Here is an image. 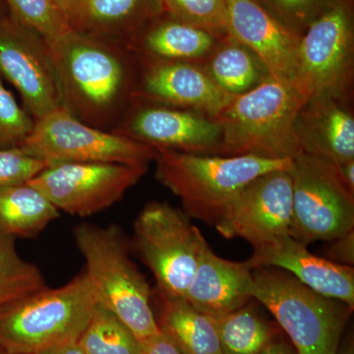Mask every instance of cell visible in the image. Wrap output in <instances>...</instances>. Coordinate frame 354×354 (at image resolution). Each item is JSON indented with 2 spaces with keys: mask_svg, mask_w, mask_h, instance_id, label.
Returning <instances> with one entry per match:
<instances>
[{
  "mask_svg": "<svg viewBox=\"0 0 354 354\" xmlns=\"http://www.w3.org/2000/svg\"><path fill=\"white\" fill-rule=\"evenodd\" d=\"M221 38L206 30L162 14L149 22L129 48L140 57L201 64Z\"/></svg>",
  "mask_w": 354,
  "mask_h": 354,
  "instance_id": "44dd1931",
  "label": "cell"
},
{
  "mask_svg": "<svg viewBox=\"0 0 354 354\" xmlns=\"http://www.w3.org/2000/svg\"><path fill=\"white\" fill-rule=\"evenodd\" d=\"M292 187L290 235L308 245L330 241L354 230V191L337 164L301 153L288 169Z\"/></svg>",
  "mask_w": 354,
  "mask_h": 354,
  "instance_id": "ba28073f",
  "label": "cell"
},
{
  "mask_svg": "<svg viewBox=\"0 0 354 354\" xmlns=\"http://www.w3.org/2000/svg\"><path fill=\"white\" fill-rule=\"evenodd\" d=\"M215 319L221 354H260L277 332L250 304Z\"/></svg>",
  "mask_w": 354,
  "mask_h": 354,
  "instance_id": "d4e9b609",
  "label": "cell"
},
{
  "mask_svg": "<svg viewBox=\"0 0 354 354\" xmlns=\"http://www.w3.org/2000/svg\"><path fill=\"white\" fill-rule=\"evenodd\" d=\"M34 123L0 83V149L19 148L31 133Z\"/></svg>",
  "mask_w": 354,
  "mask_h": 354,
  "instance_id": "4dcf8cb0",
  "label": "cell"
},
{
  "mask_svg": "<svg viewBox=\"0 0 354 354\" xmlns=\"http://www.w3.org/2000/svg\"><path fill=\"white\" fill-rule=\"evenodd\" d=\"M156 178L183 204L184 213L215 225L232 200L263 174L290 169L291 160L254 156L199 155L158 150Z\"/></svg>",
  "mask_w": 354,
  "mask_h": 354,
  "instance_id": "3957f363",
  "label": "cell"
},
{
  "mask_svg": "<svg viewBox=\"0 0 354 354\" xmlns=\"http://www.w3.org/2000/svg\"><path fill=\"white\" fill-rule=\"evenodd\" d=\"M73 236L97 304L115 314L140 342L160 334L151 304L152 290L130 258L121 228L83 223L74 227Z\"/></svg>",
  "mask_w": 354,
  "mask_h": 354,
  "instance_id": "277c9868",
  "label": "cell"
},
{
  "mask_svg": "<svg viewBox=\"0 0 354 354\" xmlns=\"http://www.w3.org/2000/svg\"><path fill=\"white\" fill-rule=\"evenodd\" d=\"M183 209L148 203L134 223L133 248L153 272L157 288L185 297L208 242Z\"/></svg>",
  "mask_w": 354,
  "mask_h": 354,
  "instance_id": "52a82bcc",
  "label": "cell"
},
{
  "mask_svg": "<svg viewBox=\"0 0 354 354\" xmlns=\"http://www.w3.org/2000/svg\"><path fill=\"white\" fill-rule=\"evenodd\" d=\"M143 354H180L162 333L142 342Z\"/></svg>",
  "mask_w": 354,
  "mask_h": 354,
  "instance_id": "836d02e7",
  "label": "cell"
},
{
  "mask_svg": "<svg viewBox=\"0 0 354 354\" xmlns=\"http://www.w3.org/2000/svg\"><path fill=\"white\" fill-rule=\"evenodd\" d=\"M19 148L50 164L109 162L146 171L158 153L155 149L129 137L84 124L62 108L35 121Z\"/></svg>",
  "mask_w": 354,
  "mask_h": 354,
  "instance_id": "9c48e42d",
  "label": "cell"
},
{
  "mask_svg": "<svg viewBox=\"0 0 354 354\" xmlns=\"http://www.w3.org/2000/svg\"><path fill=\"white\" fill-rule=\"evenodd\" d=\"M292 187L288 169L268 172L237 194L215 227L227 239H241L257 247L290 234Z\"/></svg>",
  "mask_w": 354,
  "mask_h": 354,
  "instance_id": "5bb4252c",
  "label": "cell"
},
{
  "mask_svg": "<svg viewBox=\"0 0 354 354\" xmlns=\"http://www.w3.org/2000/svg\"><path fill=\"white\" fill-rule=\"evenodd\" d=\"M0 354H14V353H6V351H2V353H0Z\"/></svg>",
  "mask_w": 354,
  "mask_h": 354,
  "instance_id": "f35d334b",
  "label": "cell"
},
{
  "mask_svg": "<svg viewBox=\"0 0 354 354\" xmlns=\"http://www.w3.org/2000/svg\"><path fill=\"white\" fill-rule=\"evenodd\" d=\"M85 270L67 285L43 290L0 307V348L35 354L78 342L97 305Z\"/></svg>",
  "mask_w": 354,
  "mask_h": 354,
  "instance_id": "5b68a950",
  "label": "cell"
},
{
  "mask_svg": "<svg viewBox=\"0 0 354 354\" xmlns=\"http://www.w3.org/2000/svg\"><path fill=\"white\" fill-rule=\"evenodd\" d=\"M10 15L41 35L46 43L71 30L55 0H6Z\"/></svg>",
  "mask_w": 354,
  "mask_h": 354,
  "instance_id": "83f0119b",
  "label": "cell"
},
{
  "mask_svg": "<svg viewBox=\"0 0 354 354\" xmlns=\"http://www.w3.org/2000/svg\"><path fill=\"white\" fill-rule=\"evenodd\" d=\"M252 271L246 261L223 259L208 244L184 298L202 313L223 315L253 299Z\"/></svg>",
  "mask_w": 354,
  "mask_h": 354,
  "instance_id": "d6986e66",
  "label": "cell"
},
{
  "mask_svg": "<svg viewBox=\"0 0 354 354\" xmlns=\"http://www.w3.org/2000/svg\"><path fill=\"white\" fill-rule=\"evenodd\" d=\"M2 351H2V348H0V353H2Z\"/></svg>",
  "mask_w": 354,
  "mask_h": 354,
  "instance_id": "ab89813d",
  "label": "cell"
},
{
  "mask_svg": "<svg viewBox=\"0 0 354 354\" xmlns=\"http://www.w3.org/2000/svg\"><path fill=\"white\" fill-rule=\"evenodd\" d=\"M15 241L0 234V307L46 288L43 272L21 257Z\"/></svg>",
  "mask_w": 354,
  "mask_h": 354,
  "instance_id": "4316f807",
  "label": "cell"
},
{
  "mask_svg": "<svg viewBox=\"0 0 354 354\" xmlns=\"http://www.w3.org/2000/svg\"><path fill=\"white\" fill-rule=\"evenodd\" d=\"M335 354H354V344L353 339L351 335H348L346 339H341L339 342V346L337 348V353Z\"/></svg>",
  "mask_w": 354,
  "mask_h": 354,
  "instance_id": "74e56055",
  "label": "cell"
},
{
  "mask_svg": "<svg viewBox=\"0 0 354 354\" xmlns=\"http://www.w3.org/2000/svg\"><path fill=\"white\" fill-rule=\"evenodd\" d=\"M48 44L62 108L84 124L113 132L133 101L139 75L136 53L72 29Z\"/></svg>",
  "mask_w": 354,
  "mask_h": 354,
  "instance_id": "6da1fadb",
  "label": "cell"
},
{
  "mask_svg": "<svg viewBox=\"0 0 354 354\" xmlns=\"http://www.w3.org/2000/svg\"><path fill=\"white\" fill-rule=\"evenodd\" d=\"M246 262L252 270L270 267L290 272L316 292L341 300L354 308L353 267L314 255L307 245L290 234L253 247V254Z\"/></svg>",
  "mask_w": 354,
  "mask_h": 354,
  "instance_id": "e0dca14e",
  "label": "cell"
},
{
  "mask_svg": "<svg viewBox=\"0 0 354 354\" xmlns=\"http://www.w3.org/2000/svg\"><path fill=\"white\" fill-rule=\"evenodd\" d=\"M0 75L18 91L35 121L62 108L48 43L10 14L0 17Z\"/></svg>",
  "mask_w": 354,
  "mask_h": 354,
  "instance_id": "7c38bea8",
  "label": "cell"
},
{
  "mask_svg": "<svg viewBox=\"0 0 354 354\" xmlns=\"http://www.w3.org/2000/svg\"><path fill=\"white\" fill-rule=\"evenodd\" d=\"M146 172L109 162H55L28 183L59 211L86 218L120 201Z\"/></svg>",
  "mask_w": 354,
  "mask_h": 354,
  "instance_id": "8fae6325",
  "label": "cell"
},
{
  "mask_svg": "<svg viewBox=\"0 0 354 354\" xmlns=\"http://www.w3.org/2000/svg\"><path fill=\"white\" fill-rule=\"evenodd\" d=\"M60 10L64 14L67 22L71 28V23L75 17L79 6L82 3V0H55Z\"/></svg>",
  "mask_w": 354,
  "mask_h": 354,
  "instance_id": "e575fe53",
  "label": "cell"
},
{
  "mask_svg": "<svg viewBox=\"0 0 354 354\" xmlns=\"http://www.w3.org/2000/svg\"><path fill=\"white\" fill-rule=\"evenodd\" d=\"M297 81L269 78L235 95L216 118L221 128L220 156L288 160L302 153L295 134L298 111L310 97Z\"/></svg>",
  "mask_w": 354,
  "mask_h": 354,
  "instance_id": "7a4b0ae2",
  "label": "cell"
},
{
  "mask_svg": "<svg viewBox=\"0 0 354 354\" xmlns=\"http://www.w3.org/2000/svg\"><path fill=\"white\" fill-rule=\"evenodd\" d=\"M260 354H297L295 348H291L290 344L283 342H272Z\"/></svg>",
  "mask_w": 354,
  "mask_h": 354,
  "instance_id": "8d00e7d4",
  "label": "cell"
},
{
  "mask_svg": "<svg viewBox=\"0 0 354 354\" xmlns=\"http://www.w3.org/2000/svg\"><path fill=\"white\" fill-rule=\"evenodd\" d=\"M274 19L297 36L330 10L339 0H256Z\"/></svg>",
  "mask_w": 354,
  "mask_h": 354,
  "instance_id": "f546056e",
  "label": "cell"
},
{
  "mask_svg": "<svg viewBox=\"0 0 354 354\" xmlns=\"http://www.w3.org/2000/svg\"><path fill=\"white\" fill-rule=\"evenodd\" d=\"M164 13L223 38L228 35L227 0H162Z\"/></svg>",
  "mask_w": 354,
  "mask_h": 354,
  "instance_id": "f1b7e54d",
  "label": "cell"
},
{
  "mask_svg": "<svg viewBox=\"0 0 354 354\" xmlns=\"http://www.w3.org/2000/svg\"><path fill=\"white\" fill-rule=\"evenodd\" d=\"M295 129L302 153L335 164L354 160L353 102L312 94L298 111Z\"/></svg>",
  "mask_w": 354,
  "mask_h": 354,
  "instance_id": "ac0fdd59",
  "label": "cell"
},
{
  "mask_svg": "<svg viewBox=\"0 0 354 354\" xmlns=\"http://www.w3.org/2000/svg\"><path fill=\"white\" fill-rule=\"evenodd\" d=\"M85 354H143V344L111 310L97 304L78 341Z\"/></svg>",
  "mask_w": 354,
  "mask_h": 354,
  "instance_id": "484cf974",
  "label": "cell"
},
{
  "mask_svg": "<svg viewBox=\"0 0 354 354\" xmlns=\"http://www.w3.org/2000/svg\"><path fill=\"white\" fill-rule=\"evenodd\" d=\"M158 329L180 354H221L214 317L195 309L183 297L156 288Z\"/></svg>",
  "mask_w": 354,
  "mask_h": 354,
  "instance_id": "7402d4cb",
  "label": "cell"
},
{
  "mask_svg": "<svg viewBox=\"0 0 354 354\" xmlns=\"http://www.w3.org/2000/svg\"><path fill=\"white\" fill-rule=\"evenodd\" d=\"M162 14V0H82L71 29L129 48L142 29Z\"/></svg>",
  "mask_w": 354,
  "mask_h": 354,
  "instance_id": "ffe728a7",
  "label": "cell"
},
{
  "mask_svg": "<svg viewBox=\"0 0 354 354\" xmlns=\"http://www.w3.org/2000/svg\"><path fill=\"white\" fill-rule=\"evenodd\" d=\"M113 133L155 149L218 155L220 123L197 111L133 100Z\"/></svg>",
  "mask_w": 354,
  "mask_h": 354,
  "instance_id": "4fadbf2b",
  "label": "cell"
},
{
  "mask_svg": "<svg viewBox=\"0 0 354 354\" xmlns=\"http://www.w3.org/2000/svg\"><path fill=\"white\" fill-rule=\"evenodd\" d=\"M252 297L276 318L297 354H335L353 307L277 268L252 271Z\"/></svg>",
  "mask_w": 354,
  "mask_h": 354,
  "instance_id": "8992f818",
  "label": "cell"
},
{
  "mask_svg": "<svg viewBox=\"0 0 354 354\" xmlns=\"http://www.w3.org/2000/svg\"><path fill=\"white\" fill-rule=\"evenodd\" d=\"M35 354H85V353L79 346L78 342H75V344L53 346V348H46Z\"/></svg>",
  "mask_w": 354,
  "mask_h": 354,
  "instance_id": "d590c367",
  "label": "cell"
},
{
  "mask_svg": "<svg viewBox=\"0 0 354 354\" xmlns=\"http://www.w3.org/2000/svg\"><path fill=\"white\" fill-rule=\"evenodd\" d=\"M324 253L325 259L337 264L353 267L354 264V230L330 241Z\"/></svg>",
  "mask_w": 354,
  "mask_h": 354,
  "instance_id": "d6a6232c",
  "label": "cell"
},
{
  "mask_svg": "<svg viewBox=\"0 0 354 354\" xmlns=\"http://www.w3.org/2000/svg\"><path fill=\"white\" fill-rule=\"evenodd\" d=\"M295 81L310 95L353 102V0H339L302 35Z\"/></svg>",
  "mask_w": 354,
  "mask_h": 354,
  "instance_id": "30bf717a",
  "label": "cell"
},
{
  "mask_svg": "<svg viewBox=\"0 0 354 354\" xmlns=\"http://www.w3.org/2000/svg\"><path fill=\"white\" fill-rule=\"evenodd\" d=\"M201 65L212 80L232 95L245 94L271 78L259 58L230 35L221 38Z\"/></svg>",
  "mask_w": 354,
  "mask_h": 354,
  "instance_id": "cb8c5ba5",
  "label": "cell"
},
{
  "mask_svg": "<svg viewBox=\"0 0 354 354\" xmlns=\"http://www.w3.org/2000/svg\"><path fill=\"white\" fill-rule=\"evenodd\" d=\"M50 165L20 148L0 149V187L28 183Z\"/></svg>",
  "mask_w": 354,
  "mask_h": 354,
  "instance_id": "1f68e13d",
  "label": "cell"
},
{
  "mask_svg": "<svg viewBox=\"0 0 354 354\" xmlns=\"http://www.w3.org/2000/svg\"><path fill=\"white\" fill-rule=\"evenodd\" d=\"M228 35L247 46L272 78L295 81L301 37L286 29L256 0H227Z\"/></svg>",
  "mask_w": 354,
  "mask_h": 354,
  "instance_id": "2e32d148",
  "label": "cell"
},
{
  "mask_svg": "<svg viewBox=\"0 0 354 354\" xmlns=\"http://www.w3.org/2000/svg\"><path fill=\"white\" fill-rule=\"evenodd\" d=\"M59 212L29 183L0 187V234L35 239L59 218Z\"/></svg>",
  "mask_w": 354,
  "mask_h": 354,
  "instance_id": "603a6c76",
  "label": "cell"
},
{
  "mask_svg": "<svg viewBox=\"0 0 354 354\" xmlns=\"http://www.w3.org/2000/svg\"><path fill=\"white\" fill-rule=\"evenodd\" d=\"M138 58L133 100L189 109L216 120L235 97L221 90L201 64Z\"/></svg>",
  "mask_w": 354,
  "mask_h": 354,
  "instance_id": "9a60e30c",
  "label": "cell"
}]
</instances>
